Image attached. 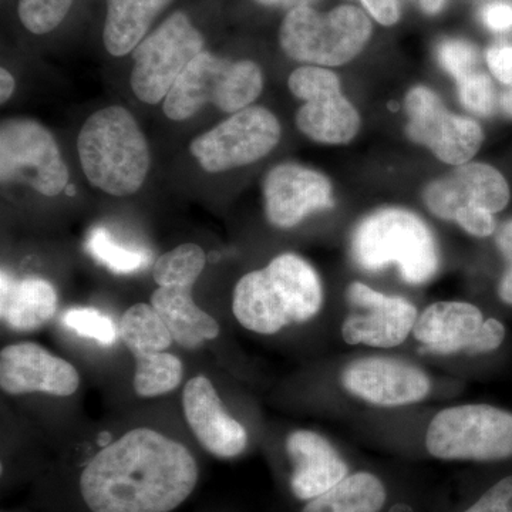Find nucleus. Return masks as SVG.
<instances>
[{
    "label": "nucleus",
    "mask_w": 512,
    "mask_h": 512,
    "mask_svg": "<svg viewBox=\"0 0 512 512\" xmlns=\"http://www.w3.org/2000/svg\"><path fill=\"white\" fill-rule=\"evenodd\" d=\"M197 481V461L188 448L141 427L93 457L80 491L93 512H170L190 497Z\"/></svg>",
    "instance_id": "obj_1"
},
{
    "label": "nucleus",
    "mask_w": 512,
    "mask_h": 512,
    "mask_svg": "<svg viewBox=\"0 0 512 512\" xmlns=\"http://www.w3.org/2000/svg\"><path fill=\"white\" fill-rule=\"evenodd\" d=\"M323 305L318 272L295 254H282L265 268L249 272L235 285L232 312L245 329L275 335L293 323H305Z\"/></svg>",
    "instance_id": "obj_2"
},
{
    "label": "nucleus",
    "mask_w": 512,
    "mask_h": 512,
    "mask_svg": "<svg viewBox=\"0 0 512 512\" xmlns=\"http://www.w3.org/2000/svg\"><path fill=\"white\" fill-rule=\"evenodd\" d=\"M350 251L363 271L397 265L403 281L413 286L427 284L440 269L439 245L429 225L404 208H382L363 218Z\"/></svg>",
    "instance_id": "obj_3"
},
{
    "label": "nucleus",
    "mask_w": 512,
    "mask_h": 512,
    "mask_svg": "<svg viewBox=\"0 0 512 512\" xmlns=\"http://www.w3.org/2000/svg\"><path fill=\"white\" fill-rule=\"evenodd\" d=\"M77 151L87 180L116 197L140 190L150 170V150L130 111L106 107L83 124Z\"/></svg>",
    "instance_id": "obj_4"
},
{
    "label": "nucleus",
    "mask_w": 512,
    "mask_h": 512,
    "mask_svg": "<svg viewBox=\"0 0 512 512\" xmlns=\"http://www.w3.org/2000/svg\"><path fill=\"white\" fill-rule=\"evenodd\" d=\"M372 30L366 13L356 6H339L328 13L301 6L289 10L279 30V42L296 62L338 67L360 55Z\"/></svg>",
    "instance_id": "obj_5"
},
{
    "label": "nucleus",
    "mask_w": 512,
    "mask_h": 512,
    "mask_svg": "<svg viewBox=\"0 0 512 512\" xmlns=\"http://www.w3.org/2000/svg\"><path fill=\"white\" fill-rule=\"evenodd\" d=\"M431 458L460 463H500L512 458V413L490 404L440 410L424 436Z\"/></svg>",
    "instance_id": "obj_6"
},
{
    "label": "nucleus",
    "mask_w": 512,
    "mask_h": 512,
    "mask_svg": "<svg viewBox=\"0 0 512 512\" xmlns=\"http://www.w3.org/2000/svg\"><path fill=\"white\" fill-rule=\"evenodd\" d=\"M262 89L264 76L255 62H232L202 52L165 97L163 109L165 116L174 121L190 119L207 104L234 114L251 106Z\"/></svg>",
    "instance_id": "obj_7"
},
{
    "label": "nucleus",
    "mask_w": 512,
    "mask_h": 512,
    "mask_svg": "<svg viewBox=\"0 0 512 512\" xmlns=\"http://www.w3.org/2000/svg\"><path fill=\"white\" fill-rule=\"evenodd\" d=\"M423 200L440 220L456 222L471 237L488 238L497 231L494 215L510 204L511 190L493 165L470 161L427 185Z\"/></svg>",
    "instance_id": "obj_8"
},
{
    "label": "nucleus",
    "mask_w": 512,
    "mask_h": 512,
    "mask_svg": "<svg viewBox=\"0 0 512 512\" xmlns=\"http://www.w3.org/2000/svg\"><path fill=\"white\" fill-rule=\"evenodd\" d=\"M204 39L183 12L174 13L136 47L131 89L146 104L165 100L192 60L204 52Z\"/></svg>",
    "instance_id": "obj_9"
},
{
    "label": "nucleus",
    "mask_w": 512,
    "mask_h": 512,
    "mask_svg": "<svg viewBox=\"0 0 512 512\" xmlns=\"http://www.w3.org/2000/svg\"><path fill=\"white\" fill-rule=\"evenodd\" d=\"M2 183H25L46 197H56L69 183V170L49 130L35 120L3 121L0 128Z\"/></svg>",
    "instance_id": "obj_10"
},
{
    "label": "nucleus",
    "mask_w": 512,
    "mask_h": 512,
    "mask_svg": "<svg viewBox=\"0 0 512 512\" xmlns=\"http://www.w3.org/2000/svg\"><path fill=\"white\" fill-rule=\"evenodd\" d=\"M289 90L305 101L296 124L306 137L320 144L342 146L360 130L359 111L342 92L338 74L326 67L303 66L289 76Z\"/></svg>",
    "instance_id": "obj_11"
},
{
    "label": "nucleus",
    "mask_w": 512,
    "mask_h": 512,
    "mask_svg": "<svg viewBox=\"0 0 512 512\" xmlns=\"http://www.w3.org/2000/svg\"><path fill=\"white\" fill-rule=\"evenodd\" d=\"M281 134V124L272 111L249 106L192 140L190 151L207 173H224L268 156Z\"/></svg>",
    "instance_id": "obj_12"
},
{
    "label": "nucleus",
    "mask_w": 512,
    "mask_h": 512,
    "mask_svg": "<svg viewBox=\"0 0 512 512\" xmlns=\"http://www.w3.org/2000/svg\"><path fill=\"white\" fill-rule=\"evenodd\" d=\"M407 136L431 151L441 163L463 165L477 156L484 141L480 124L450 113L429 87L416 86L404 100Z\"/></svg>",
    "instance_id": "obj_13"
},
{
    "label": "nucleus",
    "mask_w": 512,
    "mask_h": 512,
    "mask_svg": "<svg viewBox=\"0 0 512 512\" xmlns=\"http://www.w3.org/2000/svg\"><path fill=\"white\" fill-rule=\"evenodd\" d=\"M507 329L501 320L485 318L478 306L468 302L431 303L417 318L413 336L436 355H484L503 345Z\"/></svg>",
    "instance_id": "obj_14"
},
{
    "label": "nucleus",
    "mask_w": 512,
    "mask_h": 512,
    "mask_svg": "<svg viewBox=\"0 0 512 512\" xmlns=\"http://www.w3.org/2000/svg\"><path fill=\"white\" fill-rule=\"evenodd\" d=\"M346 299L352 312L342 323V338L348 345L393 349L413 333L419 312L402 296L386 295L362 282L348 286Z\"/></svg>",
    "instance_id": "obj_15"
},
{
    "label": "nucleus",
    "mask_w": 512,
    "mask_h": 512,
    "mask_svg": "<svg viewBox=\"0 0 512 512\" xmlns=\"http://www.w3.org/2000/svg\"><path fill=\"white\" fill-rule=\"evenodd\" d=\"M343 389L373 406L400 407L423 402L431 392V380L423 370L386 356L353 360L340 377Z\"/></svg>",
    "instance_id": "obj_16"
},
{
    "label": "nucleus",
    "mask_w": 512,
    "mask_h": 512,
    "mask_svg": "<svg viewBox=\"0 0 512 512\" xmlns=\"http://www.w3.org/2000/svg\"><path fill=\"white\" fill-rule=\"evenodd\" d=\"M265 214L275 227L289 229L316 211L335 205L332 183L325 174L305 165H276L264 183Z\"/></svg>",
    "instance_id": "obj_17"
},
{
    "label": "nucleus",
    "mask_w": 512,
    "mask_h": 512,
    "mask_svg": "<svg viewBox=\"0 0 512 512\" xmlns=\"http://www.w3.org/2000/svg\"><path fill=\"white\" fill-rule=\"evenodd\" d=\"M80 384L72 363L52 355L36 343L9 345L0 353V386L9 394L49 393L72 396Z\"/></svg>",
    "instance_id": "obj_18"
},
{
    "label": "nucleus",
    "mask_w": 512,
    "mask_h": 512,
    "mask_svg": "<svg viewBox=\"0 0 512 512\" xmlns=\"http://www.w3.org/2000/svg\"><path fill=\"white\" fill-rule=\"evenodd\" d=\"M183 409L195 439L212 456L234 458L247 448V429L225 412L214 384L207 377L198 375L188 380Z\"/></svg>",
    "instance_id": "obj_19"
},
{
    "label": "nucleus",
    "mask_w": 512,
    "mask_h": 512,
    "mask_svg": "<svg viewBox=\"0 0 512 512\" xmlns=\"http://www.w3.org/2000/svg\"><path fill=\"white\" fill-rule=\"evenodd\" d=\"M286 454L292 464L291 493L303 503L328 493L353 471L338 448L316 431L296 430L289 434Z\"/></svg>",
    "instance_id": "obj_20"
},
{
    "label": "nucleus",
    "mask_w": 512,
    "mask_h": 512,
    "mask_svg": "<svg viewBox=\"0 0 512 512\" xmlns=\"http://www.w3.org/2000/svg\"><path fill=\"white\" fill-rule=\"evenodd\" d=\"M301 512H413L397 488L372 470L352 471L345 480L303 505Z\"/></svg>",
    "instance_id": "obj_21"
},
{
    "label": "nucleus",
    "mask_w": 512,
    "mask_h": 512,
    "mask_svg": "<svg viewBox=\"0 0 512 512\" xmlns=\"http://www.w3.org/2000/svg\"><path fill=\"white\" fill-rule=\"evenodd\" d=\"M151 306L164 320L174 342L185 349L200 348L220 335L217 320L192 299V286H158L151 295Z\"/></svg>",
    "instance_id": "obj_22"
},
{
    "label": "nucleus",
    "mask_w": 512,
    "mask_h": 512,
    "mask_svg": "<svg viewBox=\"0 0 512 512\" xmlns=\"http://www.w3.org/2000/svg\"><path fill=\"white\" fill-rule=\"evenodd\" d=\"M0 289V315L9 328L28 332L42 328L55 316L57 293L53 285L45 279L26 278L13 281L3 271Z\"/></svg>",
    "instance_id": "obj_23"
},
{
    "label": "nucleus",
    "mask_w": 512,
    "mask_h": 512,
    "mask_svg": "<svg viewBox=\"0 0 512 512\" xmlns=\"http://www.w3.org/2000/svg\"><path fill=\"white\" fill-rule=\"evenodd\" d=\"M171 0H109L104 25V46L121 57L136 50L151 23Z\"/></svg>",
    "instance_id": "obj_24"
},
{
    "label": "nucleus",
    "mask_w": 512,
    "mask_h": 512,
    "mask_svg": "<svg viewBox=\"0 0 512 512\" xmlns=\"http://www.w3.org/2000/svg\"><path fill=\"white\" fill-rule=\"evenodd\" d=\"M120 339L134 359L163 353L174 342L164 320L146 303H137L124 312L120 320Z\"/></svg>",
    "instance_id": "obj_25"
},
{
    "label": "nucleus",
    "mask_w": 512,
    "mask_h": 512,
    "mask_svg": "<svg viewBox=\"0 0 512 512\" xmlns=\"http://www.w3.org/2000/svg\"><path fill=\"white\" fill-rule=\"evenodd\" d=\"M181 360L171 353L136 357L134 390L140 397H157L173 392L183 380Z\"/></svg>",
    "instance_id": "obj_26"
},
{
    "label": "nucleus",
    "mask_w": 512,
    "mask_h": 512,
    "mask_svg": "<svg viewBox=\"0 0 512 512\" xmlns=\"http://www.w3.org/2000/svg\"><path fill=\"white\" fill-rule=\"evenodd\" d=\"M207 264V256L201 247L184 244L165 252L154 265V281L158 286H194Z\"/></svg>",
    "instance_id": "obj_27"
},
{
    "label": "nucleus",
    "mask_w": 512,
    "mask_h": 512,
    "mask_svg": "<svg viewBox=\"0 0 512 512\" xmlns=\"http://www.w3.org/2000/svg\"><path fill=\"white\" fill-rule=\"evenodd\" d=\"M86 248L100 264L106 265L114 274H133L150 261V256L141 249L123 247L114 241L104 228H94L87 237Z\"/></svg>",
    "instance_id": "obj_28"
},
{
    "label": "nucleus",
    "mask_w": 512,
    "mask_h": 512,
    "mask_svg": "<svg viewBox=\"0 0 512 512\" xmlns=\"http://www.w3.org/2000/svg\"><path fill=\"white\" fill-rule=\"evenodd\" d=\"M74 0H19V18L35 35L55 30L66 18Z\"/></svg>",
    "instance_id": "obj_29"
},
{
    "label": "nucleus",
    "mask_w": 512,
    "mask_h": 512,
    "mask_svg": "<svg viewBox=\"0 0 512 512\" xmlns=\"http://www.w3.org/2000/svg\"><path fill=\"white\" fill-rule=\"evenodd\" d=\"M63 323L77 335L96 340L101 345H113L117 340V329L113 320L96 309H69L63 315Z\"/></svg>",
    "instance_id": "obj_30"
},
{
    "label": "nucleus",
    "mask_w": 512,
    "mask_h": 512,
    "mask_svg": "<svg viewBox=\"0 0 512 512\" xmlns=\"http://www.w3.org/2000/svg\"><path fill=\"white\" fill-rule=\"evenodd\" d=\"M458 97L466 110L477 116H491L497 106L494 83L488 74L474 72L457 82Z\"/></svg>",
    "instance_id": "obj_31"
},
{
    "label": "nucleus",
    "mask_w": 512,
    "mask_h": 512,
    "mask_svg": "<svg viewBox=\"0 0 512 512\" xmlns=\"http://www.w3.org/2000/svg\"><path fill=\"white\" fill-rule=\"evenodd\" d=\"M451 512H512V474L488 484Z\"/></svg>",
    "instance_id": "obj_32"
},
{
    "label": "nucleus",
    "mask_w": 512,
    "mask_h": 512,
    "mask_svg": "<svg viewBox=\"0 0 512 512\" xmlns=\"http://www.w3.org/2000/svg\"><path fill=\"white\" fill-rule=\"evenodd\" d=\"M440 66L454 80L460 82L468 74L477 72L478 53L476 47L466 40L448 39L441 42L437 49Z\"/></svg>",
    "instance_id": "obj_33"
},
{
    "label": "nucleus",
    "mask_w": 512,
    "mask_h": 512,
    "mask_svg": "<svg viewBox=\"0 0 512 512\" xmlns=\"http://www.w3.org/2000/svg\"><path fill=\"white\" fill-rule=\"evenodd\" d=\"M485 60L494 79L504 86L512 87V45L490 47Z\"/></svg>",
    "instance_id": "obj_34"
},
{
    "label": "nucleus",
    "mask_w": 512,
    "mask_h": 512,
    "mask_svg": "<svg viewBox=\"0 0 512 512\" xmlns=\"http://www.w3.org/2000/svg\"><path fill=\"white\" fill-rule=\"evenodd\" d=\"M484 25L491 32L508 33L512 30V3L508 0H493L481 12Z\"/></svg>",
    "instance_id": "obj_35"
},
{
    "label": "nucleus",
    "mask_w": 512,
    "mask_h": 512,
    "mask_svg": "<svg viewBox=\"0 0 512 512\" xmlns=\"http://www.w3.org/2000/svg\"><path fill=\"white\" fill-rule=\"evenodd\" d=\"M365 8L384 26H392L399 22L400 8L397 0H362Z\"/></svg>",
    "instance_id": "obj_36"
},
{
    "label": "nucleus",
    "mask_w": 512,
    "mask_h": 512,
    "mask_svg": "<svg viewBox=\"0 0 512 512\" xmlns=\"http://www.w3.org/2000/svg\"><path fill=\"white\" fill-rule=\"evenodd\" d=\"M495 244H497L500 254L503 255L505 264L512 262V218L504 222V224L497 229Z\"/></svg>",
    "instance_id": "obj_37"
},
{
    "label": "nucleus",
    "mask_w": 512,
    "mask_h": 512,
    "mask_svg": "<svg viewBox=\"0 0 512 512\" xmlns=\"http://www.w3.org/2000/svg\"><path fill=\"white\" fill-rule=\"evenodd\" d=\"M498 296L505 305L512 306V262H507L500 284H498Z\"/></svg>",
    "instance_id": "obj_38"
},
{
    "label": "nucleus",
    "mask_w": 512,
    "mask_h": 512,
    "mask_svg": "<svg viewBox=\"0 0 512 512\" xmlns=\"http://www.w3.org/2000/svg\"><path fill=\"white\" fill-rule=\"evenodd\" d=\"M15 79L6 69L0 70V99L6 103L15 92Z\"/></svg>",
    "instance_id": "obj_39"
},
{
    "label": "nucleus",
    "mask_w": 512,
    "mask_h": 512,
    "mask_svg": "<svg viewBox=\"0 0 512 512\" xmlns=\"http://www.w3.org/2000/svg\"><path fill=\"white\" fill-rule=\"evenodd\" d=\"M256 2L262 3V5L275 6L282 5L288 6V8H301V6H308L313 0H256Z\"/></svg>",
    "instance_id": "obj_40"
},
{
    "label": "nucleus",
    "mask_w": 512,
    "mask_h": 512,
    "mask_svg": "<svg viewBox=\"0 0 512 512\" xmlns=\"http://www.w3.org/2000/svg\"><path fill=\"white\" fill-rule=\"evenodd\" d=\"M447 0H420L421 8H423L424 12L430 13V15H434V13H439L441 9L446 5Z\"/></svg>",
    "instance_id": "obj_41"
},
{
    "label": "nucleus",
    "mask_w": 512,
    "mask_h": 512,
    "mask_svg": "<svg viewBox=\"0 0 512 512\" xmlns=\"http://www.w3.org/2000/svg\"><path fill=\"white\" fill-rule=\"evenodd\" d=\"M500 106L503 109L505 116L512 119V87H507L500 97Z\"/></svg>",
    "instance_id": "obj_42"
},
{
    "label": "nucleus",
    "mask_w": 512,
    "mask_h": 512,
    "mask_svg": "<svg viewBox=\"0 0 512 512\" xmlns=\"http://www.w3.org/2000/svg\"><path fill=\"white\" fill-rule=\"evenodd\" d=\"M67 191H69V192H67V194H69V195H73V194H74V191H76V190H74V188H73V187H69V188H67Z\"/></svg>",
    "instance_id": "obj_43"
}]
</instances>
